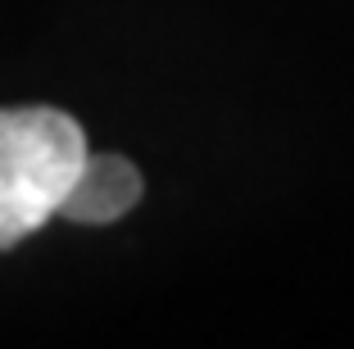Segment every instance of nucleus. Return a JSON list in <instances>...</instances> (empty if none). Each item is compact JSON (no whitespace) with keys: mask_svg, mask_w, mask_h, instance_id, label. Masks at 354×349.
Here are the masks:
<instances>
[{"mask_svg":"<svg viewBox=\"0 0 354 349\" xmlns=\"http://www.w3.org/2000/svg\"><path fill=\"white\" fill-rule=\"evenodd\" d=\"M86 159L73 113L50 104L0 109V249L59 218V200Z\"/></svg>","mask_w":354,"mask_h":349,"instance_id":"nucleus-1","label":"nucleus"},{"mask_svg":"<svg viewBox=\"0 0 354 349\" xmlns=\"http://www.w3.org/2000/svg\"><path fill=\"white\" fill-rule=\"evenodd\" d=\"M141 168L123 154H91L86 150L77 177L68 182L59 200V218L68 223H82V227H104V223H118L127 218L136 205H141Z\"/></svg>","mask_w":354,"mask_h":349,"instance_id":"nucleus-2","label":"nucleus"}]
</instances>
